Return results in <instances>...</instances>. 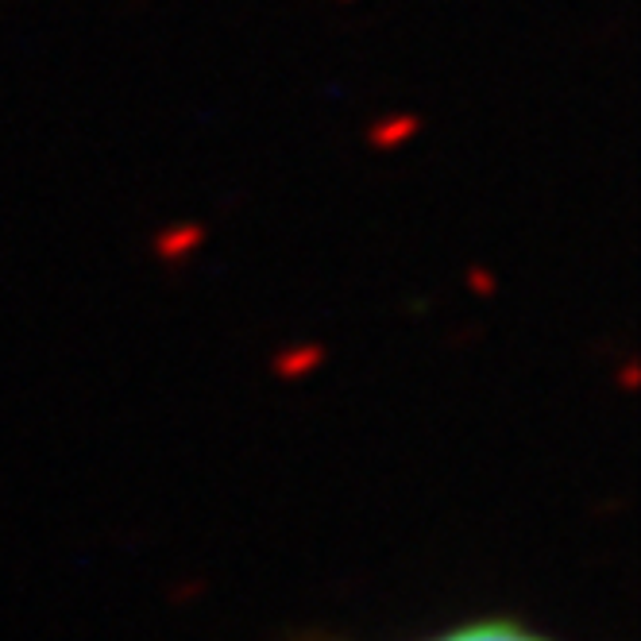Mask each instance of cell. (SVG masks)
I'll list each match as a JSON object with an SVG mask.
<instances>
[{"label":"cell","instance_id":"obj_1","mask_svg":"<svg viewBox=\"0 0 641 641\" xmlns=\"http://www.w3.org/2000/svg\"><path fill=\"white\" fill-rule=\"evenodd\" d=\"M418 641H560V638L533 630L530 622H518V618L483 615V618H468V622L445 626V630L430 633V638H418Z\"/></svg>","mask_w":641,"mask_h":641}]
</instances>
